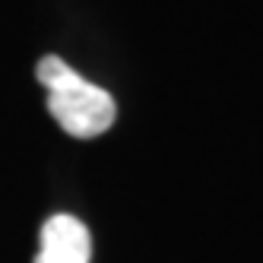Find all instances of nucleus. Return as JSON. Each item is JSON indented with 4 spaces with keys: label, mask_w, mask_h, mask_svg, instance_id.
Segmentation results:
<instances>
[{
    "label": "nucleus",
    "mask_w": 263,
    "mask_h": 263,
    "mask_svg": "<svg viewBox=\"0 0 263 263\" xmlns=\"http://www.w3.org/2000/svg\"><path fill=\"white\" fill-rule=\"evenodd\" d=\"M39 83L48 89V108L70 137H99L115 124V99L96 83H86L61 58L39 61Z\"/></svg>",
    "instance_id": "nucleus-1"
},
{
    "label": "nucleus",
    "mask_w": 263,
    "mask_h": 263,
    "mask_svg": "<svg viewBox=\"0 0 263 263\" xmlns=\"http://www.w3.org/2000/svg\"><path fill=\"white\" fill-rule=\"evenodd\" d=\"M89 229L73 216H51L42 229V254L35 263H89Z\"/></svg>",
    "instance_id": "nucleus-2"
}]
</instances>
